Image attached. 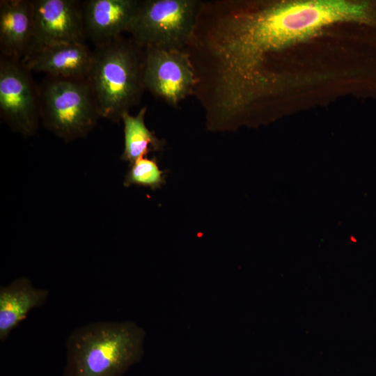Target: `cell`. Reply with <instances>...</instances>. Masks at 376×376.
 <instances>
[{
  "label": "cell",
  "mask_w": 376,
  "mask_h": 376,
  "mask_svg": "<svg viewBox=\"0 0 376 376\" xmlns=\"http://www.w3.org/2000/svg\"><path fill=\"white\" fill-rule=\"evenodd\" d=\"M344 22L373 26L376 1H202L188 49L197 75L211 92L240 100L263 86L272 56Z\"/></svg>",
  "instance_id": "cell-1"
},
{
  "label": "cell",
  "mask_w": 376,
  "mask_h": 376,
  "mask_svg": "<svg viewBox=\"0 0 376 376\" xmlns=\"http://www.w3.org/2000/svg\"><path fill=\"white\" fill-rule=\"evenodd\" d=\"M145 335L132 321H97L77 327L65 342L63 376H122L142 359Z\"/></svg>",
  "instance_id": "cell-2"
},
{
  "label": "cell",
  "mask_w": 376,
  "mask_h": 376,
  "mask_svg": "<svg viewBox=\"0 0 376 376\" xmlns=\"http://www.w3.org/2000/svg\"><path fill=\"white\" fill-rule=\"evenodd\" d=\"M145 49L120 36L95 46L88 75L101 118L118 122L146 89Z\"/></svg>",
  "instance_id": "cell-3"
},
{
  "label": "cell",
  "mask_w": 376,
  "mask_h": 376,
  "mask_svg": "<svg viewBox=\"0 0 376 376\" xmlns=\"http://www.w3.org/2000/svg\"><path fill=\"white\" fill-rule=\"evenodd\" d=\"M38 88L40 120L65 142L87 136L101 118L88 78L47 76Z\"/></svg>",
  "instance_id": "cell-4"
},
{
  "label": "cell",
  "mask_w": 376,
  "mask_h": 376,
  "mask_svg": "<svg viewBox=\"0 0 376 376\" xmlns=\"http://www.w3.org/2000/svg\"><path fill=\"white\" fill-rule=\"evenodd\" d=\"M201 1L143 0L129 31L140 46L185 50L193 34Z\"/></svg>",
  "instance_id": "cell-5"
},
{
  "label": "cell",
  "mask_w": 376,
  "mask_h": 376,
  "mask_svg": "<svg viewBox=\"0 0 376 376\" xmlns=\"http://www.w3.org/2000/svg\"><path fill=\"white\" fill-rule=\"evenodd\" d=\"M0 114L15 132L34 135L40 116L39 88L22 59L0 54Z\"/></svg>",
  "instance_id": "cell-6"
},
{
  "label": "cell",
  "mask_w": 376,
  "mask_h": 376,
  "mask_svg": "<svg viewBox=\"0 0 376 376\" xmlns=\"http://www.w3.org/2000/svg\"><path fill=\"white\" fill-rule=\"evenodd\" d=\"M144 49L146 89L173 107L192 95L195 85L194 70L185 50Z\"/></svg>",
  "instance_id": "cell-7"
},
{
  "label": "cell",
  "mask_w": 376,
  "mask_h": 376,
  "mask_svg": "<svg viewBox=\"0 0 376 376\" xmlns=\"http://www.w3.org/2000/svg\"><path fill=\"white\" fill-rule=\"evenodd\" d=\"M32 3L34 38L31 49L54 43H86L83 1L32 0Z\"/></svg>",
  "instance_id": "cell-8"
},
{
  "label": "cell",
  "mask_w": 376,
  "mask_h": 376,
  "mask_svg": "<svg viewBox=\"0 0 376 376\" xmlns=\"http://www.w3.org/2000/svg\"><path fill=\"white\" fill-rule=\"evenodd\" d=\"M93 58L86 43L63 42L33 47L22 59L31 72L53 77L88 78Z\"/></svg>",
  "instance_id": "cell-9"
},
{
  "label": "cell",
  "mask_w": 376,
  "mask_h": 376,
  "mask_svg": "<svg viewBox=\"0 0 376 376\" xmlns=\"http://www.w3.org/2000/svg\"><path fill=\"white\" fill-rule=\"evenodd\" d=\"M138 0H87L83 1L86 38L95 46L129 32L135 17Z\"/></svg>",
  "instance_id": "cell-10"
},
{
  "label": "cell",
  "mask_w": 376,
  "mask_h": 376,
  "mask_svg": "<svg viewBox=\"0 0 376 376\" xmlns=\"http://www.w3.org/2000/svg\"><path fill=\"white\" fill-rule=\"evenodd\" d=\"M34 38L32 0L0 1V54L22 59Z\"/></svg>",
  "instance_id": "cell-11"
},
{
  "label": "cell",
  "mask_w": 376,
  "mask_h": 376,
  "mask_svg": "<svg viewBox=\"0 0 376 376\" xmlns=\"http://www.w3.org/2000/svg\"><path fill=\"white\" fill-rule=\"evenodd\" d=\"M49 292L36 288L26 276L15 279L0 287V341H6L11 332L33 308L42 306Z\"/></svg>",
  "instance_id": "cell-12"
},
{
  "label": "cell",
  "mask_w": 376,
  "mask_h": 376,
  "mask_svg": "<svg viewBox=\"0 0 376 376\" xmlns=\"http://www.w3.org/2000/svg\"><path fill=\"white\" fill-rule=\"evenodd\" d=\"M147 107H143L136 116L125 113L123 123L124 149L120 159L130 165L151 152L161 151L165 142L157 137L145 123Z\"/></svg>",
  "instance_id": "cell-13"
},
{
  "label": "cell",
  "mask_w": 376,
  "mask_h": 376,
  "mask_svg": "<svg viewBox=\"0 0 376 376\" xmlns=\"http://www.w3.org/2000/svg\"><path fill=\"white\" fill-rule=\"evenodd\" d=\"M166 183V171L161 170L155 157H141L130 165L123 185L142 186L155 190Z\"/></svg>",
  "instance_id": "cell-14"
}]
</instances>
